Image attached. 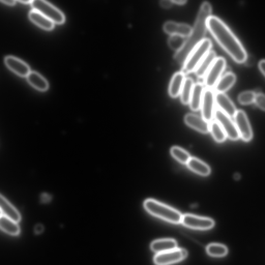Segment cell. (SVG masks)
Instances as JSON below:
<instances>
[{"label": "cell", "mask_w": 265, "mask_h": 265, "mask_svg": "<svg viewBox=\"0 0 265 265\" xmlns=\"http://www.w3.org/2000/svg\"><path fill=\"white\" fill-rule=\"evenodd\" d=\"M172 2L173 5L181 6L186 4L187 1H186V0H172Z\"/></svg>", "instance_id": "obj_35"}, {"label": "cell", "mask_w": 265, "mask_h": 265, "mask_svg": "<svg viewBox=\"0 0 265 265\" xmlns=\"http://www.w3.org/2000/svg\"><path fill=\"white\" fill-rule=\"evenodd\" d=\"M210 131L214 140L217 143H223L227 139V135L224 129L216 121L210 123Z\"/></svg>", "instance_id": "obj_28"}, {"label": "cell", "mask_w": 265, "mask_h": 265, "mask_svg": "<svg viewBox=\"0 0 265 265\" xmlns=\"http://www.w3.org/2000/svg\"><path fill=\"white\" fill-rule=\"evenodd\" d=\"M182 223L189 228L198 230H207L214 226V220L209 217L191 214L183 215Z\"/></svg>", "instance_id": "obj_7"}, {"label": "cell", "mask_w": 265, "mask_h": 265, "mask_svg": "<svg viewBox=\"0 0 265 265\" xmlns=\"http://www.w3.org/2000/svg\"><path fill=\"white\" fill-rule=\"evenodd\" d=\"M31 5L33 10L46 16L54 23L61 24L64 23L65 17L63 13L48 2L43 0H33Z\"/></svg>", "instance_id": "obj_5"}, {"label": "cell", "mask_w": 265, "mask_h": 265, "mask_svg": "<svg viewBox=\"0 0 265 265\" xmlns=\"http://www.w3.org/2000/svg\"><path fill=\"white\" fill-rule=\"evenodd\" d=\"M258 68L260 71L265 76V59L261 60L259 62Z\"/></svg>", "instance_id": "obj_34"}, {"label": "cell", "mask_w": 265, "mask_h": 265, "mask_svg": "<svg viewBox=\"0 0 265 265\" xmlns=\"http://www.w3.org/2000/svg\"><path fill=\"white\" fill-rule=\"evenodd\" d=\"M236 80L235 75L228 72L220 78L214 87L216 93H225L234 84Z\"/></svg>", "instance_id": "obj_22"}, {"label": "cell", "mask_w": 265, "mask_h": 265, "mask_svg": "<svg viewBox=\"0 0 265 265\" xmlns=\"http://www.w3.org/2000/svg\"><path fill=\"white\" fill-rule=\"evenodd\" d=\"M185 79L186 74L182 71L176 73L173 75L168 88V93L170 97L175 98L181 95Z\"/></svg>", "instance_id": "obj_17"}, {"label": "cell", "mask_w": 265, "mask_h": 265, "mask_svg": "<svg viewBox=\"0 0 265 265\" xmlns=\"http://www.w3.org/2000/svg\"><path fill=\"white\" fill-rule=\"evenodd\" d=\"M187 255L188 251L186 249L176 248L157 254L154 257V261L157 265H169L183 260Z\"/></svg>", "instance_id": "obj_9"}, {"label": "cell", "mask_w": 265, "mask_h": 265, "mask_svg": "<svg viewBox=\"0 0 265 265\" xmlns=\"http://www.w3.org/2000/svg\"><path fill=\"white\" fill-rule=\"evenodd\" d=\"M1 2L7 5L13 6L16 2L14 0H1Z\"/></svg>", "instance_id": "obj_37"}, {"label": "cell", "mask_w": 265, "mask_h": 265, "mask_svg": "<svg viewBox=\"0 0 265 265\" xmlns=\"http://www.w3.org/2000/svg\"><path fill=\"white\" fill-rule=\"evenodd\" d=\"M207 253L214 257H223L226 255L228 250L226 246L218 244H211L206 248Z\"/></svg>", "instance_id": "obj_29"}, {"label": "cell", "mask_w": 265, "mask_h": 265, "mask_svg": "<svg viewBox=\"0 0 265 265\" xmlns=\"http://www.w3.org/2000/svg\"><path fill=\"white\" fill-rule=\"evenodd\" d=\"M29 18L33 23L43 29L51 30L54 27L52 20L36 10H32L29 12Z\"/></svg>", "instance_id": "obj_20"}, {"label": "cell", "mask_w": 265, "mask_h": 265, "mask_svg": "<svg viewBox=\"0 0 265 265\" xmlns=\"http://www.w3.org/2000/svg\"><path fill=\"white\" fill-rule=\"evenodd\" d=\"M186 39L180 36H170L168 40V44L171 49L178 52L184 46Z\"/></svg>", "instance_id": "obj_30"}, {"label": "cell", "mask_w": 265, "mask_h": 265, "mask_svg": "<svg viewBox=\"0 0 265 265\" xmlns=\"http://www.w3.org/2000/svg\"><path fill=\"white\" fill-rule=\"evenodd\" d=\"M204 85L201 82H198L194 84L191 95L190 106L193 111L196 112L201 108L203 94L205 88Z\"/></svg>", "instance_id": "obj_16"}, {"label": "cell", "mask_w": 265, "mask_h": 265, "mask_svg": "<svg viewBox=\"0 0 265 265\" xmlns=\"http://www.w3.org/2000/svg\"><path fill=\"white\" fill-rule=\"evenodd\" d=\"M216 58V53L211 51L198 65L194 72L195 75L199 78H204Z\"/></svg>", "instance_id": "obj_21"}, {"label": "cell", "mask_w": 265, "mask_h": 265, "mask_svg": "<svg viewBox=\"0 0 265 265\" xmlns=\"http://www.w3.org/2000/svg\"><path fill=\"white\" fill-rule=\"evenodd\" d=\"M212 7L208 2H204L199 10L191 35L187 38L183 48L176 52L173 59L181 64H184L190 53L205 38L207 26V21L211 16Z\"/></svg>", "instance_id": "obj_2"}, {"label": "cell", "mask_w": 265, "mask_h": 265, "mask_svg": "<svg viewBox=\"0 0 265 265\" xmlns=\"http://www.w3.org/2000/svg\"><path fill=\"white\" fill-rule=\"evenodd\" d=\"M18 2L22 4H31V3H32V1H29V0H25V1H24V0H21V1H18Z\"/></svg>", "instance_id": "obj_38"}, {"label": "cell", "mask_w": 265, "mask_h": 265, "mask_svg": "<svg viewBox=\"0 0 265 265\" xmlns=\"http://www.w3.org/2000/svg\"><path fill=\"white\" fill-rule=\"evenodd\" d=\"M185 121L188 126L202 134H206L210 131L209 122L194 114H187L185 117Z\"/></svg>", "instance_id": "obj_15"}, {"label": "cell", "mask_w": 265, "mask_h": 265, "mask_svg": "<svg viewBox=\"0 0 265 265\" xmlns=\"http://www.w3.org/2000/svg\"><path fill=\"white\" fill-rule=\"evenodd\" d=\"M234 118L239 137L245 142L250 141L253 136L252 130L246 114L243 110H238Z\"/></svg>", "instance_id": "obj_10"}, {"label": "cell", "mask_w": 265, "mask_h": 265, "mask_svg": "<svg viewBox=\"0 0 265 265\" xmlns=\"http://www.w3.org/2000/svg\"><path fill=\"white\" fill-rule=\"evenodd\" d=\"M5 62L10 70L20 76H27L31 72L26 63L15 57L8 56L5 58Z\"/></svg>", "instance_id": "obj_13"}, {"label": "cell", "mask_w": 265, "mask_h": 265, "mask_svg": "<svg viewBox=\"0 0 265 265\" xmlns=\"http://www.w3.org/2000/svg\"><path fill=\"white\" fill-rule=\"evenodd\" d=\"M0 227L4 232L11 235L16 236L20 233L18 223L4 215H1Z\"/></svg>", "instance_id": "obj_25"}, {"label": "cell", "mask_w": 265, "mask_h": 265, "mask_svg": "<svg viewBox=\"0 0 265 265\" xmlns=\"http://www.w3.org/2000/svg\"><path fill=\"white\" fill-rule=\"evenodd\" d=\"M161 7L164 9H169L173 5L172 0H162L159 2Z\"/></svg>", "instance_id": "obj_33"}, {"label": "cell", "mask_w": 265, "mask_h": 265, "mask_svg": "<svg viewBox=\"0 0 265 265\" xmlns=\"http://www.w3.org/2000/svg\"><path fill=\"white\" fill-rule=\"evenodd\" d=\"M27 79L28 82L37 90L44 92L48 89V81L36 72L31 71L27 76Z\"/></svg>", "instance_id": "obj_23"}, {"label": "cell", "mask_w": 265, "mask_h": 265, "mask_svg": "<svg viewBox=\"0 0 265 265\" xmlns=\"http://www.w3.org/2000/svg\"><path fill=\"white\" fill-rule=\"evenodd\" d=\"M215 94L212 89L205 88L201 105L202 118L210 122L214 116Z\"/></svg>", "instance_id": "obj_11"}, {"label": "cell", "mask_w": 265, "mask_h": 265, "mask_svg": "<svg viewBox=\"0 0 265 265\" xmlns=\"http://www.w3.org/2000/svg\"><path fill=\"white\" fill-rule=\"evenodd\" d=\"M207 28L222 47L237 63L246 62L248 55L242 43L224 22L215 16L207 21Z\"/></svg>", "instance_id": "obj_1"}, {"label": "cell", "mask_w": 265, "mask_h": 265, "mask_svg": "<svg viewBox=\"0 0 265 265\" xmlns=\"http://www.w3.org/2000/svg\"><path fill=\"white\" fill-rule=\"evenodd\" d=\"M256 94L252 91H246L240 93L238 97L239 103L247 105L254 103Z\"/></svg>", "instance_id": "obj_31"}, {"label": "cell", "mask_w": 265, "mask_h": 265, "mask_svg": "<svg viewBox=\"0 0 265 265\" xmlns=\"http://www.w3.org/2000/svg\"><path fill=\"white\" fill-rule=\"evenodd\" d=\"M170 153L174 159L183 164L187 165L191 158L187 151L178 146L172 147Z\"/></svg>", "instance_id": "obj_27"}, {"label": "cell", "mask_w": 265, "mask_h": 265, "mask_svg": "<svg viewBox=\"0 0 265 265\" xmlns=\"http://www.w3.org/2000/svg\"><path fill=\"white\" fill-rule=\"evenodd\" d=\"M215 98L218 109L231 118L234 117L237 110L229 97L225 93H216Z\"/></svg>", "instance_id": "obj_14"}, {"label": "cell", "mask_w": 265, "mask_h": 265, "mask_svg": "<svg viewBox=\"0 0 265 265\" xmlns=\"http://www.w3.org/2000/svg\"><path fill=\"white\" fill-rule=\"evenodd\" d=\"M163 30L170 36H180L188 38L192 32L193 28L185 23H176L173 21H167L164 23Z\"/></svg>", "instance_id": "obj_12"}, {"label": "cell", "mask_w": 265, "mask_h": 265, "mask_svg": "<svg viewBox=\"0 0 265 265\" xmlns=\"http://www.w3.org/2000/svg\"><path fill=\"white\" fill-rule=\"evenodd\" d=\"M194 82L191 77H186L181 92V98L182 103L189 104Z\"/></svg>", "instance_id": "obj_26"}, {"label": "cell", "mask_w": 265, "mask_h": 265, "mask_svg": "<svg viewBox=\"0 0 265 265\" xmlns=\"http://www.w3.org/2000/svg\"><path fill=\"white\" fill-rule=\"evenodd\" d=\"M227 62L224 57H217L204 78V85L206 88L212 89L224 72Z\"/></svg>", "instance_id": "obj_6"}, {"label": "cell", "mask_w": 265, "mask_h": 265, "mask_svg": "<svg viewBox=\"0 0 265 265\" xmlns=\"http://www.w3.org/2000/svg\"><path fill=\"white\" fill-rule=\"evenodd\" d=\"M215 121L223 127L227 137L232 141H237L239 139V135L235 123L231 117L217 109L215 110Z\"/></svg>", "instance_id": "obj_8"}, {"label": "cell", "mask_w": 265, "mask_h": 265, "mask_svg": "<svg viewBox=\"0 0 265 265\" xmlns=\"http://www.w3.org/2000/svg\"><path fill=\"white\" fill-rule=\"evenodd\" d=\"M187 165L190 170L199 175L207 176L211 172L210 168L207 164L196 158L191 157Z\"/></svg>", "instance_id": "obj_24"}, {"label": "cell", "mask_w": 265, "mask_h": 265, "mask_svg": "<svg viewBox=\"0 0 265 265\" xmlns=\"http://www.w3.org/2000/svg\"><path fill=\"white\" fill-rule=\"evenodd\" d=\"M211 40L205 38L190 53L183 64L182 72L185 74L194 72L199 64L211 51Z\"/></svg>", "instance_id": "obj_4"}, {"label": "cell", "mask_w": 265, "mask_h": 265, "mask_svg": "<svg viewBox=\"0 0 265 265\" xmlns=\"http://www.w3.org/2000/svg\"><path fill=\"white\" fill-rule=\"evenodd\" d=\"M145 209L151 214L166 222L173 224L182 223L183 215L176 209L153 199H148L144 203Z\"/></svg>", "instance_id": "obj_3"}, {"label": "cell", "mask_w": 265, "mask_h": 265, "mask_svg": "<svg viewBox=\"0 0 265 265\" xmlns=\"http://www.w3.org/2000/svg\"><path fill=\"white\" fill-rule=\"evenodd\" d=\"M0 207H1L2 215H4L17 223L20 222L21 219L20 213L3 195L0 197Z\"/></svg>", "instance_id": "obj_19"}, {"label": "cell", "mask_w": 265, "mask_h": 265, "mask_svg": "<svg viewBox=\"0 0 265 265\" xmlns=\"http://www.w3.org/2000/svg\"><path fill=\"white\" fill-rule=\"evenodd\" d=\"M151 249L158 253L165 252L178 248V243L173 239H162L153 241Z\"/></svg>", "instance_id": "obj_18"}, {"label": "cell", "mask_w": 265, "mask_h": 265, "mask_svg": "<svg viewBox=\"0 0 265 265\" xmlns=\"http://www.w3.org/2000/svg\"><path fill=\"white\" fill-rule=\"evenodd\" d=\"M43 230V227L40 225H37L35 226L34 231L36 234H40L42 232Z\"/></svg>", "instance_id": "obj_36"}, {"label": "cell", "mask_w": 265, "mask_h": 265, "mask_svg": "<svg viewBox=\"0 0 265 265\" xmlns=\"http://www.w3.org/2000/svg\"><path fill=\"white\" fill-rule=\"evenodd\" d=\"M254 103L259 108L265 111V95L262 93L256 94Z\"/></svg>", "instance_id": "obj_32"}]
</instances>
